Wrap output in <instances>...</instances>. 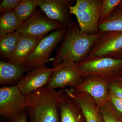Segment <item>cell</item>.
Returning <instances> with one entry per match:
<instances>
[{
  "label": "cell",
  "mask_w": 122,
  "mask_h": 122,
  "mask_svg": "<svg viewBox=\"0 0 122 122\" xmlns=\"http://www.w3.org/2000/svg\"><path fill=\"white\" fill-rule=\"evenodd\" d=\"M21 24L14 10L1 14L0 16V38L16 31Z\"/></svg>",
  "instance_id": "d6986e66"
},
{
  "label": "cell",
  "mask_w": 122,
  "mask_h": 122,
  "mask_svg": "<svg viewBox=\"0 0 122 122\" xmlns=\"http://www.w3.org/2000/svg\"><path fill=\"white\" fill-rule=\"evenodd\" d=\"M65 91L76 100L84 114L86 122H105L100 107L89 94L85 92L73 93L70 90Z\"/></svg>",
  "instance_id": "4fadbf2b"
},
{
  "label": "cell",
  "mask_w": 122,
  "mask_h": 122,
  "mask_svg": "<svg viewBox=\"0 0 122 122\" xmlns=\"http://www.w3.org/2000/svg\"><path fill=\"white\" fill-rule=\"evenodd\" d=\"M26 109L25 95L17 85L4 86L0 89V114L4 120H9Z\"/></svg>",
  "instance_id": "52a82bcc"
},
{
  "label": "cell",
  "mask_w": 122,
  "mask_h": 122,
  "mask_svg": "<svg viewBox=\"0 0 122 122\" xmlns=\"http://www.w3.org/2000/svg\"><path fill=\"white\" fill-rule=\"evenodd\" d=\"M44 37L21 34L16 49L13 54L8 60V61L25 67V61L27 57Z\"/></svg>",
  "instance_id": "9a60e30c"
},
{
  "label": "cell",
  "mask_w": 122,
  "mask_h": 122,
  "mask_svg": "<svg viewBox=\"0 0 122 122\" xmlns=\"http://www.w3.org/2000/svg\"><path fill=\"white\" fill-rule=\"evenodd\" d=\"M116 81H119L122 83V76H121L119 78H118Z\"/></svg>",
  "instance_id": "4316f807"
},
{
  "label": "cell",
  "mask_w": 122,
  "mask_h": 122,
  "mask_svg": "<svg viewBox=\"0 0 122 122\" xmlns=\"http://www.w3.org/2000/svg\"><path fill=\"white\" fill-rule=\"evenodd\" d=\"M105 122H122V116L109 102L100 107Z\"/></svg>",
  "instance_id": "44dd1931"
},
{
  "label": "cell",
  "mask_w": 122,
  "mask_h": 122,
  "mask_svg": "<svg viewBox=\"0 0 122 122\" xmlns=\"http://www.w3.org/2000/svg\"><path fill=\"white\" fill-rule=\"evenodd\" d=\"M65 28L61 23L47 17L41 10L37 9L31 17L21 23L16 31L21 34L45 37L50 31Z\"/></svg>",
  "instance_id": "9c48e42d"
},
{
  "label": "cell",
  "mask_w": 122,
  "mask_h": 122,
  "mask_svg": "<svg viewBox=\"0 0 122 122\" xmlns=\"http://www.w3.org/2000/svg\"><path fill=\"white\" fill-rule=\"evenodd\" d=\"M65 90L46 86L25 95L30 122H60L59 100Z\"/></svg>",
  "instance_id": "7a4b0ae2"
},
{
  "label": "cell",
  "mask_w": 122,
  "mask_h": 122,
  "mask_svg": "<svg viewBox=\"0 0 122 122\" xmlns=\"http://www.w3.org/2000/svg\"><path fill=\"white\" fill-rule=\"evenodd\" d=\"M73 0H37V6L47 17L68 28L72 23L70 8Z\"/></svg>",
  "instance_id": "30bf717a"
},
{
  "label": "cell",
  "mask_w": 122,
  "mask_h": 122,
  "mask_svg": "<svg viewBox=\"0 0 122 122\" xmlns=\"http://www.w3.org/2000/svg\"><path fill=\"white\" fill-rule=\"evenodd\" d=\"M30 70L27 67L15 65L8 61H0V84L10 85L19 82L25 73Z\"/></svg>",
  "instance_id": "2e32d148"
},
{
  "label": "cell",
  "mask_w": 122,
  "mask_h": 122,
  "mask_svg": "<svg viewBox=\"0 0 122 122\" xmlns=\"http://www.w3.org/2000/svg\"><path fill=\"white\" fill-rule=\"evenodd\" d=\"M102 0H77L70 8L76 16L81 32L86 34L98 33L99 10Z\"/></svg>",
  "instance_id": "277c9868"
},
{
  "label": "cell",
  "mask_w": 122,
  "mask_h": 122,
  "mask_svg": "<svg viewBox=\"0 0 122 122\" xmlns=\"http://www.w3.org/2000/svg\"><path fill=\"white\" fill-rule=\"evenodd\" d=\"M52 74V68L45 65L31 69L26 72L17 84L25 95L46 86Z\"/></svg>",
  "instance_id": "8fae6325"
},
{
  "label": "cell",
  "mask_w": 122,
  "mask_h": 122,
  "mask_svg": "<svg viewBox=\"0 0 122 122\" xmlns=\"http://www.w3.org/2000/svg\"><path fill=\"white\" fill-rule=\"evenodd\" d=\"M109 82L102 79L90 77L84 79L80 85L70 91L73 93L89 94L100 107L109 102Z\"/></svg>",
  "instance_id": "7c38bea8"
},
{
  "label": "cell",
  "mask_w": 122,
  "mask_h": 122,
  "mask_svg": "<svg viewBox=\"0 0 122 122\" xmlns=\"http://www.w3.org/2000/svg\"></svg>",
  "instance_id": "f1b7e54d"
},
{
  "label": "cell",
  "mask_w": 122,
  "mask_h": 122,
  "mask_svg": "<svg viewBox=\"0 0 122 122\" xmlns=\"http://www.w3.org/2000/svg\"><path fill=\"white\" fill-rule=\"evenodd\" d=\"M109 91L122 100V83L117 81L109 82Z\"/></svg>",
  "instance_id": "cb8c5ba5"
},
{
  "label": "cell",
  "mask_w": 122,
  "mask_h": 122,
  "mask_svg": "<svg viewBox=\"0 0 122 122\" xmlns=\"http://www.w3.org/2000/svg\"><path fill=\"white\" fill-rule=\"evenodd\" d=\"M121 2L116 7L108 17L99 21V32L104 33L112 32H122V4Z\"/></svg>",
  "instance_id": "e0dca14e"
},
{
  "label": "cell",
  "mask_w": 122,
  "mask_h": 122,
  "mask_svg": "<svg viewBox=\"0 0 122 122\" xmlns=\"http://www.w3.org/2000/svg\"><path fill=\"white\" fill-rule=\"evenodd\" d=\"M122 59V32L102 33L95 42L87 57Z\"/></svg>",
  "instance_id": "ba28073f"
},
{
  "label": "cell",
  "mask_w": 122,
  "mask_h": 122,
  "mask_svg": "<svg viewBox=\"0 0 122 122\" xmlns=\"http://www.w3.org/2000/svg\"><path fill=\"white\" fill-rule=\"evenodd\" d=\"M21 34L16 31L0 38L1 56L8 60L13 54Z\"/></svg>",
  "instance_id": "ac0fdd59"
},
{
  "label": "cell",
  "mask_w": 122,
  "mask_h": 122,
  "mask_svg": "<svg viewBox=\"0 0 122 122\" xmlns=\"http://www.w3.org/2000/svg\"><path fill=\"white\" fill-rule=\"evenodd\" d=\"M67 28L52 31L40 41L25 61V67L30 69L45 65L49 60L57 46L62 41Z\"/></svg>",
  "instance_id": "5b68a950"
},
{
  "label": "cell",
  "mask_w": 122,
  "mask_h": 122,
  "mask_svg": "<svg viewBox=\"0 0 122 122\" xmlns=\"http://www.w3.org/2000/svg\"><path fill=\"white\" fill-rule=\"evenodd\" d=\"M28 117L26 109L14 116L9 120V122H27Z\"/></svg>",
  "instance_id": "484cf974"
},
{
  "label": "cell",
  "mask_w": 122,
  "mask_h": 122,
  "mask_svg": "<svg viewBox=\"0 0 122 122\" xmlns=\"http://www.w3.org/2000/svg\"><path fill=\"white\" fill-rule=\"evenodd\" d=\"M77 65L83 79L95 77L109 82L116 81L122 76V59L87 57Z\"/></svg>",
  "instance_id": "3957f363"
},
{
  "label": "cell",
  "mask_w": 122,
  "mask_h": 122,
  "mask_svg": "<svg viewBox=\"0 0 122 122\" xmlns=\"http://www.w3.org/2000/svg\"><path fill=\"white\" fill-rule=\"evenodd\" d=\"M37 0H21L14 10L21 23L32 16L37 10Z\"/></svg>",
  "instance_id": "ffe728a7"
},
{
  "label": "cell",
  "mask_w": 122,
  "mask_h": 122,
  "mask_svg": "<svg viewBox=\"0 0 122 122\" xmlns=\"http://www.w3.org/2000/svg\"><path fill=\"white\" fill-rule=\"evenodd\" d=\"M77 64L71 61H63L52 68V74L46 86L51 89H64L67 86L74 88L84 80Z\"/></svg>",
  "instance_id": "8992f818"
},
{
  "label": "cell",
  "mask_w": 122,
  "mask_h": 122,
  "mask_svg": "<svg viewBox=\"0 0 122 122\" xmlns=\"http://www.w3.org/2000/svg\"><path fill=\"white\" fill-rule=\"evenodd\" d=\"M122 0H102L99 10V21L108 17Z\"/></svg>",
  "instance_id": "7402d4cb"
},
{
  "label": "cell",
  "mask_w": 122,
  "mask_h": 122,
  "mask_svg": "<svg viewBox=\"0 0 122 122\" xmlns=\"http://www.w3.org/2000/svg\"><path fill=\"white\" fill-rule=\"evenodd\" d=\"M21 0H4L0 4V14L5 12L13 11Z\"/></svg>",
  "instance_id": "603a6c76"
},
{
  "label": "cell",
  "mask_w": 122,
  "mask_h": 122,
  "mask_svg": "<svg viewBox=\"0 0 122 122\" xmlns=\"http://www.w3.org/2000/svg\"><path fill=\"white\" fill-rule=\"evenodd\" d=\"M102 33L86 34L81 32L77 22L73 20L55 56L51 60L53 67L63 61L78 64L87 58L94 44Z\"/></svg>",
  "instance_id": "6da1fadb"
},
{
  "label": "cell",
  "mask_w": 122,
  "mask_h": 122,
  "mask_svg": "<svg viewBox=\"0 0 122 122\" xmlns=\"http://www.w3.org/2000/svg\"><path fill=\"white\" fill-rule=\"evenodd\" d=\"M59 107L60 122H86L78 103L65 90L59 97Z\"/></svg>",
  "instance_id": "5bb4252c"
},
{
  "label": "cell",
  "mask_w": 122,
  "mask_h": 122,
  "mask_svg": "<svg viewBox=\"0 0 122 122\" xmlns=\"http://www.w3.org/2000/svg\"><path fill=\"white\" fill-rule=\"evenodd\" d=\"M121 3H122V2H121Z\"/></svg>",
  "instance_id": "83f0119b"
},
{
  "label": "cell",
  "mask_w": 122,
  "mask_h": 122,
  "mask_svg": "<svg viewBox=\"0 0 122 122\" xmlns=\"http://www.w3.org/2000/svg\"><path fill=\"white\" fill-rule=\"evenodd\" d=\"M109 102L122 116V100L109 91Z\"/></svg>",
  "instance_id": "d4e9b609"
}]
</instances>
